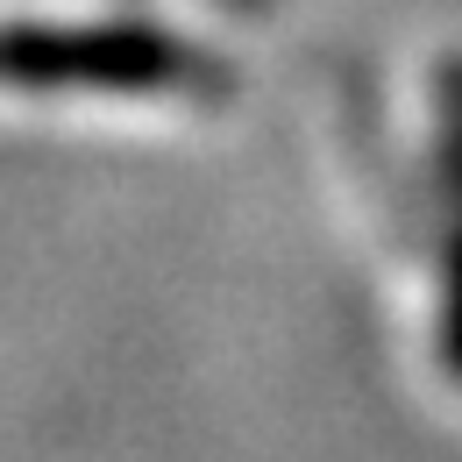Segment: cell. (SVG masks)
Listing matches in <instances>:
<instances>
[{
    "instance_id": "obj_2",
    "label": "cell",
    "mask_w": 462,
    "mask_h": 462,
    "mask_svg": "<svg viewBox=\"0 0 462 462\" xmlns=\"http://www.w3.org/2000/svg\"><path fill=\"white\" fill-rule=\"evenodd\" d=\"M441 356L462 384V235H456V256H448V299H441Z\"/></svg>"
},
{
    "instance_id": "obj_3",
    "label": "cell",
    "mask_w": 462,
    "mask_h": 462,
    "mask_svg": "<svg viewBox=\"0 0 462 462\" xmlns=\"http://www.w3.org/2000/svg\"><path fill=\"white\" fill-rule=\"evenodd\" d=\"M441 135H448V150H441V171H448V185L462 192V64L448 71V86H441Z\"/></svg>"
},
{
    "instance_id": "obj_1",
    "label": "cell",
    "mask_w": 462,
    "mask_h": 462,
    "mask_svg": "<svg viewBox=\"0 0 462 462\" xmlns=\"http://www.w3.org/2000/svg\"><path fill=\"white\" fill-rule=\"evenodd\" d=\"M0 86L22 93H128V100H228V64L164 29L128 22H0Z\"/></svg>"
}]
</instances>
